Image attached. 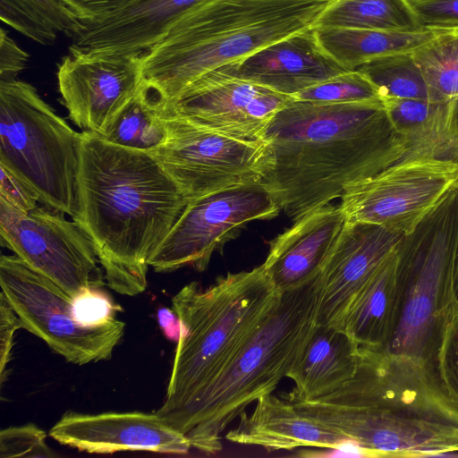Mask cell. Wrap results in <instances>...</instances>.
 Segmentation results:
<instances>
[{
    "label": "cell",
    "instance_id": "obj_2",
    "mask_svg": "<svg viewBox=\"0 0 458 458\" xmlns=\"http://www.w3.org/2000/svg\"><path fill=\"white\" fill-rule=\"evenodd\" d=\"M78 215L107 285L136 296L147 287L148 261L188 200L157 157L81 132Z\"/></svg>",
    "mask_w": 458,
    "mask_h": 458
},
{
    "label": "cell",
    "instance_id": "obj_16",
    "mask_svg": "<svg viewBox=\"0 0 458 458\" xmlns=\"http://www.w3.org/2000/svg\"><path fill=\"white\" fill-rule=\"evenodd\" d=\"M50 437L61 445L81 452L111 454L143 451L185 455L189 439L157 412H65L51 428Z\"/></svg>",
    "mask_w": 458,
    "mask_h": 458
},
{
    "label": "cell",
    "instance_id": "obj_24",
    "mask_svg": "<svg viewBox=\"0 0 458 458\" xmlns=\"http://www.w3.org/2000/svg\"><path fill=\"white\" fill-rule=\"evenodd\" d=\"M384 102L392 125L406 145L403 159L428 157L458 163V98H388Z\"/></svg>",
    "mask_w": 458,
    "mask_h": 458
},
{
    "label": "cell",
    "instance_id": "obj_18",
    "mask_svg": "<svg viewBox=\"0 0 458 458\" xmlns=\"http://www.w3.org/2000/svg\"><path fill=\"white\" fill-rule=\"evenodd\" d=\"M217 69L292 98L352 71L323 48L315 28L280 39Z\"/></svg>",
    "mask_w": 458,
    "mask_h": 458
},
{
    "label": "cell",
    "instance_id": "obj_4",
    "mask_svg": "<svg viewBox=\"0 0 458 458\" xmlns=\"http://www.w3.org/2000/svg\"><path fill=\"white\" fill-rule=\"evenodd\" d=\"M333 0H208L142 54L143 83L158 103L202 75L315 28Z\"/></svg>",
    "mask_w": 458,
    "mask_h": 458
},
{
    "label": "cell",
    "instance_id": "obj_21",
    "mask_svg": "<svg viewBox=\"0 0 458 458\" xmlns=\"http://www.w3.org/2000/svg\"><path fill=\"white\" fill-rule=\"evenodd\" d=\"M238 424L225 438L232 443L259 446L267 453L299 447L332 448L342 433L302 413L292 402L272 394L256 401L254 410L239 416Z\"/></svg>",
    "mask_w": 458,
    "mask_h": 458
},
{
    "label": "cell",
    "instance_id": "obj_33",
    "mask_svg": "<svg viewBox=\"0 0 458 458\" xmlns=\"http://www.w3.org/2000/svg\"><path fill=\"white\" fill-rule=\"evenodd\" d=\"M74 319L82 327H95L116 318L122 309L100 287L81 291L72 300Z\"/></svg>",
    "mask_w": 458,
    "mask_h": 458
},
{
    "label": "cell",
    "instance_id": "obj_25",
    "mask_svg": "<svg viewBox=\"0 0 458 458\" xmlns=\"http://www.w3.org/2000/svg\"><path fill=\"white\" fill-rule=\"evenodd\" d=\"M448 28L424 27L413 31L315 28L323 48L350 70L375 59L413 52Z\"/></svg>",
    "mask_w": 458,
    "mask_h": 458
},
{
    "label": "cell",
    "instance_id": "obj_12",
    "mask_svg": "<svg viewBox=\"0 0 458 458\" xmlns=\"http://www.w3.org/2000/svg\"><path fill=\"white\" fill-rule=\"evenodd\" d=\"M280 210L262 184L222 191L190 201L148 265L159 273L184 267L203 272L213 253L235 238L245 225L274 218Z\"/></svg>",
    "mask_w": 458,
    "mask_h": 458
},
{
    "label": "cell",
    "instance_id": "obj_36",
    "mask_svg": "<svg viewBox=\"0 0 458 458\" xmlns=\"http://www.w3.org/2000/svg\"><path fill=\"white\" fill-rule=\"evenodd\" d=\"M425 27H458V0H410Z\"/></svg>",
    "mask_w": 458,
    "mask_h": 458
},
{
    "label": "cell",
    "instance_id": "obj_20",
    "mask_svg": "<svg viewBox=\"0 0 458 458\" xmlns=\"http://www.w3.org/2000/svg\"><path fill=\"white\" fill-rule=\"evenodd\" d=\"M208 0H135L102 16L81 20L72 47L118 54H144L185 14Z\"/></svg>",
    "mask_w": 458,
    "mask_h": 458
},
{
    "label": "cell",
    "instance_id": "obj_29",
    "mask_svg": "<svg viewBox=\"0 0 458 458\" xmlns=\"http://www.w3.org/2000/svg\"><path fill=\"white\" fill-rule=\"evenodd\" d=\"M357 69L378 88L384 99H438L427 84L412 52L383 56Z\"/></svg>",
    "mask_w": 458,
    "mask_h": 458
},
{
    "label": "cell",
    "instance_id": "obj_19",
    "mask_svg": "<svg viewBox=\"0 0 458 458\" xmlns=\"http://www.w3.org/2000/svg\"><path fill=\"white\" fill-rule=\"evenodd\" d=\"M346 224L340 205L327 204L294 220L274 238L262 265L276 288L289 291L316 278Z\"/></svg>",
    "mask_w": 458,
    "mask_h": 458
},
{
    "label": "cell",
    "instance_id": "obj_27",
    "mask_svg": "<svg viewBox=\"0 0 458 458\" xmlns=\"http://www.w3.org/2000/svg\"><path fill=\"white\" fill-rule=\"evenodd\" d=\"M1 21L42 45H52L58 33L74 38L82 27L63 0H0Z\"/></svg>",
    "mask_w": 458,
    "mask_h": 458
},
{
    "label": "cell",
    "instance_id": "obj_35",
    "mask_svg": "<svg viewBox=\"0 0 458 458\" xmlns=\"http://www.w3.org/2000/svg\"><path fill=\"white\" fill-rule=\"evenodd\" d=\"M0 199L22 212L38 207V193L24 180L3 164H0Z\"/></svg>",
    "mask_w": 458,
    "mask_h": 458
},
{
    "label": "cell",
    "instance_id": "obj_22",
    "mask_svg": "<svg viewBox=\"0 0 458 458\" xmlns=\"http://www.w3.org/2000/svg\"><path fill=\"white\" fill-rule=\"evenodd\" d=\"M403 291L404 270L398 249L357 293L341 329L359 346L386 348L398 325Z\"/></svg>",
    "mask_w": 458,
    "mask_h": 458
},
{
    "label": "cell",
    "instance_id": "obj_40",
    "mask_svg": "<svg viewBox=\"0 0 458 458\" xmlns=\"http://www.w3.org/2000/svg\"><path fill=\"white\" fill-rule=\"evenodd\" d=\"M323 449L325 451L301 450L300 455L307 457H377L372 451L351 438L343 439L335 447Z\"/></svg>",
    "mask_w": 458,
    "mask_h": 458
},
{
    "label": "cell",
    "instance_id": "obj_38",
    "mask_svg": "<svg viewBox=\"0 0 458 458\" xmlns=\"http://www.w3.org/2000/svg\"><path fill=\"white\" fill-rule=\"evenodd\" d=\"M29 55L11 38L7 31L0 30V81L16 80L26 67Z\"/></svg>",
    "mask_w": 458,
    "mask_h": 458
},
{
    "label": "cell",
    "instance_id": "obj_42",
    "mask_svg": "<svg viewBox=\"0 0 458 458\" xmlns=\"http://www.w3.org/2000/svg\"><path fill=\"white\" fill-rule=\"evenodd\" d=\"M158 324L164 335L172 341H178L181 332L180 320L172 309L162 308L157 311Z\"/></svg>",
    "mask_w": 458,
    "mask_h": 458
},
{
    "label": "cell",
    "instance_id": "obj_37",
    "mask_svg": "<svg viewBox=\"0 0 458 458\" xmlns=\"http://www.w3.org/2000/svg\"><path fill=\"white\" fill-rule=\"evenodd\" d=\"M22 328V324L8 302L4 294L0 293V383L7 379L8 366L12 358V351L14 344V335L18 329Z\"/></svg>",
    "mask_w": 458,
    "mask_h": 458
},
{
    "label": "cell",
    "instance_id": "obj_1",
    "mask_svg": "<svg viewBox=\"0 0 458 458\" xmlns=\"http://www.w3.org/2000/svg\"><path fill=\"white\" fill-rule=\"evenodd\" d=\"M262 140L270 155L262 185L293 221L403 160L407 150L384 100L324 104L293 98Z\"/></svg>",
    "mask_w": 458,
    "mask_h": 458
},
{
    "label": "cell",
    "instance_id": "obj_34",
    "mask_svg": "<svg viewBox=\"0 0 458 458\" xmlns=\"http://www.w3.org/2000/svg\"><path fill=\"white\" fill-rule=\"evenodd\" d=\"M437 370L445 392L458 404V310L445 328Z\"/></svg>",
    "mask_w": 458,
    "mask_h": 458
},
{
    "label": "cell",
    "instance_id": "obj_23",
    "mask_svg": "<svg viewBox=\"0 0 458 458\" xmlns=\"http://www.w3.org/2000/svg\"><path fill=\"white\" fill-rule=\"evenodd\" d=\"M358 361L359 345L344 330L316 325L287 374L294 387L282 397L288 401L322 398L353 377Z\"/></svg>",
    "mask_w": 458,
    "mask_h": 458
},
{
    "label": "cell",
    "instance_id": "obj_14",
    "mask_svg": "<svg viewBox=\"0 0 458 458\" xmlns=\"http://www.w3.org/2000/svg\"><path fill=\"white\" fill-rule=\"evenodd\" d=\"M141 56L70 47L57 66L58 89L82 132L104 135L137 94L143 83Z\"/></svg>",
    "mask_w": 458,
    "mask_h": 458
},
{
    "label": "cell",
    "instance_id": "obj_5",
    "mask_svg": "<svg viewBox=\"0 0 458 458\" xmlns=\"http://www.w3.org/2000/svg\"><path fill=\"white\" fill-rule=\"evenodd\" d=\"M318 293V276L281 292L221 372L179 415L172 426L192 448L206 455L221 452L232 421L287 377L317 325Z\"/></svg>",
    "mask_w": 458,
    "mask_h": 458
},
{
    "label": "cell",
    "instance_id": "obj_11",
    "mask_svg": "<svg viewBox=\"0 0 458 458\" xmlns=\"http://www.w3.org/2000/svg\"><path fill=\"white\" fill-rule=\"evenodd\" d=\"M457 190V162L407 158L346 187L340 207L348 222L408 236Z\"/></svg>",
    "mask_w": 458,
    "mask_h": 458
},
{
    "label": "cell",
    "instance_id": "obj_17",
    "mask_svg": "<svg viewBox=\"0 0 458 458\" xmlns=\"http://www.w3.org/2000/svg\"><path fill=\"white\" fill-rule=\"evenodd\" d=\"M403 237L379 225L347 221L318 275L316 324L341 329L357 293Z\"/></svg>",
    "mask_w": 458,
    "mask_h": 458
},
{
    "label": "cell",
    "instance_id": "obj_32",
    "mask_svg": "<svg viewBox=\"0 0 458 458\" xmlns=\"http://www.w3.org/2000/svg\"><path fill=\"white\" fill-rule=\"evenodd\" d=\"M55 456L47 443L46 432L33 423L9 427L0 432L1 458Z\"/></svg>",
    "mask_w": 458,
    "mask_h": 458
},
{
    "label": "cell",
    "instance_id": "obj_31",
    "mask_svg": "<svg viewBox=\"0 0 458 458\" xmlns=\"http://www.w3.org/2000/svg\"><path fill=\"white\" fill-rule=\"evenodd\" d=\"M293 98L300 101L324 104L384 100L378 88L358 69L336 75Z\"/></svg>",
    "mask_w": 458,
    "mask_h": 458
},
{
    "label": "cell",
    "instance_id": "obj_8",
    "mask_svg": "<svg viewBox=\"0 0 458 458\" xmlns=\"http://www.w3.org/2000/svg\"><path fill=\"white\" fill-rule=\"evenodd\" d=\"M451 197L410 235L399 256L404 270L403 305L387 351L422 360L437 368L447 325L458 310L451 275Z\"/></svg>",
    "mask_w": 458,
    "mask_h": 458
},
{
    "label": "cell",
    "instance_id": "obj_41",
    "mask_svg": "<svg viewBox=\"0 0 458 458\" xmlns=\"http://www.w3.org/2000/svg\"><path fill=\"white\" fill-rule=\"evenodd\" d=\"M453 221L451 227V275L454 293L458 304V190L452 194Z\"/></svg>",
    "mask_w": 458,
    "mask_h": 458
},
{
    "label": "cell",
    "instance_id": "obj_10",
    "mask_svg": "<svg viewBox=\"0 0 458 458\" xmlns=\"http://www.w3.org/2000/svg\"><path fill=\"white\" fill-rule=\"evenodd\" d=\"M0 285L22 328L68 362L107 360L123 337L125 323L117 318L99 327L81 326L73 318L72 297L16 255L1 256Z\"/></svg>",
    "mask_w": 458,
    "mask_h": 458
},
{
    "label": "cell",
    "instance_id": "obj_28",
    "mask_svg": "<svg viewBox=\"0 0 458 458\" xmlns=\"http://www.w3.org/2000/svg\"><path fill=\"white\" fill-rule=\"evenodd\" d=\"M101 137L109 143L148 153L165 143L167 128L160 105L144 83Z\"/></svg>",
    "mask_w": 458,
    "mask_h": 458
},
{
    "label": "cell",
    "instance_id": "obj_15",
    "mask_svg": "<svg viewBox=\"0 0 458 458\" xmlns=\"http://www.w3.org/2000/svg\"><path fill=\"white\" fill-rule=\"evenodd\" d=\"M292 99L216 69L160 105V111L231 137L262 140L274 116Z\"/></svg>",
    "mask_w": 458,
    "mask_h": 458
},
{
    "label": "cell",
    "instance_id": "obj_30",
    "mask_svg": "<svg viewBox=\"0 0 458 458\" xmlns=\"http://www.w3.org/2000/svg\"><path fill=\"white\" fill-rule=\"evenodd\" d=\"M412 55L438 99L458 98V27L446 29Z\"/></svg>",
    "mask_w": 458,
    "mask_h": 458
},
{
    "label": "cell",
    "instance_id": "obj_26",
    "mask_svg": "<svg viewBox=\"0 0 458 458\" xmlns=\"http://www.w3.org/2000/svg\"><path fill=\"white\" fill-rule=\"evenodd\" d=\"M410 0H333L315 28L413 31L423 29Z\"/></svg>",
    "mask_w": 458,
    "mask_h": 458
},
{
    "label": "cell",
    "instance_id": "obj_6",
    "mask_svg": "<svg viewBox=\"0 0 458 458\" xmlns=\"http://www.w3.org/2000/svg\"><path fill=\"white\" fill-rule=\"evenodd\" d=\"M263 265L229 272L204 288L184 285L172 297L181 332L166 394L156 411L170 425L216 377L277 300Z\"/></svg>",
    "mask_w": 458,
    "mask_h": 458
},
{
    "label": "cell",
    "instance_id": "obj_9",
    "mask_svg": "<svg viewBox=\"0 0 458 458\" xmlns=\"http://www.w3.org/2000/svg\"><path fill=\"white\" fill-rule=\"evenodd\" d=\"M161 114L167 137L152 154L188 202L222 191L262 184L270 168L265 140L238 139L178 116Z\"/></svg>",
    "mask_w": 458,
    "mask_h": 458
},
{
    "label": "cell",
    "instance_id": "obj_3",
    "mask_svg": "<svg viewBox=\"0 0 458 458\" xmlns=\"http://www.w3.org/2000/svg\"><path fill=\"white\" fill-rule=\"evenodd\" d=\"M303 411L377 457L458 455V404L437 368L384 348L359 346L353 377Z\"/></svg>",
    "mask_w": 458,
    "mask_h": 458
},
{
    "label": "cell",
    "instance_id": "obj_7",
    "mask_svg": "<svg viewBox=\"0 0 458 458\" xmlns=\"http://www.w3.org/2000/svg\"><path fill=\"white\" fill-rule=\"evenodd\" d=\"M81 139L31 84L0 81V164L24 180L41 203L72 220Z\"/></svg>",
    "mask_w": 458,
    "mask_h": 458
},
{
    "label": "cell",
    "instance_id": "obj_39",
    "mask_svg": "<svg viewBox=\"0 0 458 458\" xmlns=\"http://www.w3.org/2000/svg\"><path fill=\"white\" fill-rule=\"evenodd\" d=\"M135 0H63L81 20L94 19L120 9Z\"/></svg>",
    "mask_w": 458,
    "mask_h": 458
},
{
    "label": "cell",
    "instance_id": "obj_13",
    "mask_svg": "<svg viewBox=\"0 0 458 458\" xmlns=\"http://www.w3.org/2000/svg\"><path fill=\"white\" fill-rule=\"evenodd\" d=\"M64 215L47 206L22 212L0 199L1 245L73 298L104 281L91 241Z\"/></svg>",
    "mask_w": 458,
    "mask_h": 458
}]
</instances>
